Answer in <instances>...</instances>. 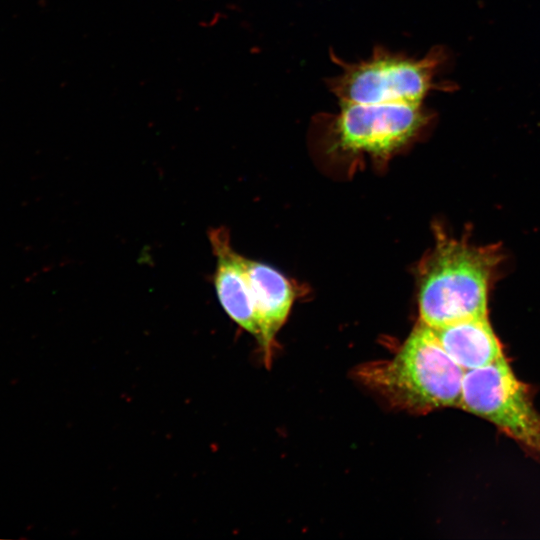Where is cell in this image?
<instances>
[{"instance_id":"obj_3","label":"cell","mask_w":540,"mask_h":540,"mask_svg":"<svg viewBox=\"0 0 540 540\" xmlns=\"http://www.w3.org/2000/svg\"><path fill=\"white\" fill-rule=\"evenodd\" d=\"M331 59L340 71L325 83L340 104H419L443 86L435 77L448 56L440 46L417 58L379 45L357 62H346L334 52Z\"/></svg>"},{"instance_id":"obj_7","label":"cell","mask_w":540,"mask_h":540,"mask_svg":"<svg viewBox=\"0 0 540 540\" xmlns=\"http://www.w3.org/2000/svg\"><path fill=\"white\" fill-rule=\"evenodd\" d=\"M244 266L258 322L257 340L269 363L275 335L288 317L294 291L288 279L273 267L245 257Z\"/></svg>"},{"instance_id":"obj_2","label":"cell","mask_w":540,"mask_h":540,"mask_svg":"<svg viewBox=\"0 0 540 540\" xmlns=\"http://www.w3.org/2000/svg\"><path fill=\"white\" fill-rule=\"evenodd\" d=\"M464 373L420 322L392 359L363 366L358 376L390 405L421 414L459 407Z\"/></svg>"},{"instance_id":"obj_6","label":"cell","mask_w":540,"mask_h":540,"mask_svg":"<svg viewBox=\"0 0 540 540\" xmlns=\"http://www.w3.org/2000/svg\"><path fill=\"white\" fill-rule=\"evenodd\" d=\"M208 237L216 257L213 282L218 300L227 315L257 339L259 328L244 257L233 250L226 228H213Z\"/></svg>"},{"instance_id":"obj_1","label":"cell","mask_w":540,"mask_h":540,"mask_svg":"<svg viewBox=\"0 0 540 540\" xmlns=\"http://www.w3.org/2000/svg\"><path fill=\"white\" fill-rule=\"evenodd\" d=\"M500 262L497 246H476L438 234L420 271V322L437 329L487 316L488 293Z\"/></svg>"},{"instance_id":"obj_5","label":"cell","mask_w":540,"mask_h":540,"mask_svg":"<svg viewBox=\"0 0 540 540\" xmlns=\"http://www.w3.org/2000/svg\"><path fill=\"white\" fill-rule=\"evenodd\" d=\"M459 407L493 423L540 457V414L504 356L465 371Z\"/></svg>"},{"instance_id":"obj_8","label":"cell","mask_w":540,"mask_h":540,"mask_svg":"<svg viewBox=\"0 0 540 540\" xmlns=\"http://www.w3.org/2000/svg\"><path fill=\"white\" fill-rule=\"evenodd\" d=\"M433 330L445 351L465 371L486 366L504 356L487 316Z\"/></svg>"},{"instance_id":"obj_4","label":"cell","mask_w":540,"mask_h":540,"mask_svg":"<svg viewBox=\"0 0 540 540\" xmlns=\"http://www.w3.org/2000/svg\"><path fill=\"white\" fill-rule=\"evenodd\" d=\"M340 105L337 114L323 116V125L330 147L348 153L387 156L416 139L433 118L423 103Z\"/></svg>"}]
</instances>
